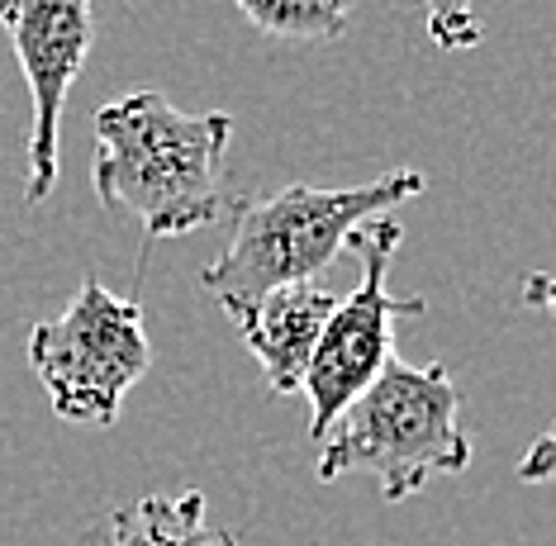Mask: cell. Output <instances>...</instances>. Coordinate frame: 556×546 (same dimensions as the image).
<instances>
[{"label": "cell", "instance_id": "cell-1", "mask_svg": "<svg viewBox=\"0 0 556 546\" xmlns=\"http://www.w3.org/2000/svg\"><path fill=\"white\" fill-rule=\"evenodd\" d=\"M233 114H186L162 91H129L96 110L91 186L105 209L143 224V238H181L233 205L224 181Z\"/></svg>", "mask_w": 556, "mask_h": 546}, {"label": "cell", "instance_id": "cell-2", "mask_svg": "<svg viewBox=\"0 0 556 546\" xmlns=\"http://www.w3.org/2000/svg\"><path fill=\"white\" fill-rule=\"evenodd\" d=\"M424 172L400 167L343 190L295 181L267 200H243L233 214L229 247L200 271V285L224 304L229 319H238L271 290L314 281L319 271H328L338 252L348 247L352 228L376 219V214L400 209L404 200L424 195Z\"/></svg>", "mask_w": 556, "mask_h": 546}, {"label": "cell", "instance_id": "cell-3", "mask_svg": "<svg viewBox=\"0 0 556 546\" xmlns=\"http://www.w3.org/2000/svg\"><path fill=\"white\" fill-rule=\"evenodd\" d=\"M471 466V433L462 423V390L442 361H390L343 409L319 442L314 475L324 485L343 475H376L381 499L400 504L428 480L462 475Z\"/></svg>", "mask_w": 556, "mask_h": 546}, {"label": "cell", "instance_id": "cell-4", "mask_svg": "<svg viewBox=\"0 0 556 546\" xmlns=\"http://www.w3.org/2000/svg\"><path fill=\"white\" fill-rule=\"evenodd\" d=\"M29 366L62 423L115 428L124 395L153 366L143 304L86 276L58 319L29 328Z\"/></svg>", "mask_w": 556, "mask_h": 546}, {"label": "cell", "instance_id": "cell-5", "mask_svg": "<svg viewBox=\"0 0 556 546\" xmlns=\"http://www.w3.org/2000/svg\"><path fill=\"white\" fill-rule=\"evenodd\" d=\"M404 228L390 214H376L352 228L348 247L362 262V281L352 285V295H343L328 314L319 347L309 357L305 371V390L309 399V437L324 442L328 428L343 418V409L371 385L376 376L395 361V323L424 314L428 304L419 295L400 300L390 290V262H395Z\"/></svg>", "mask_w": 556, "mask_h": 546}, {"label": "cell", "instance_id": "cell-6", "mask_svg": "<svg viewBox=\"0 0 556 546\" xmlns=\"http://www.w3.org/2000/svg\"><path fill=\"white\" fill-rule=\"evenodd\" d=\"M0 29L15 48V62L34 100L24 200L43 205L58 186L62 105H67L96 43V0H0Z\"/></svg>", "mask_w": 556, "mask_h": 546}, {"label": "cell", "instance_id": "cell-7", "mask_svg": "<svg viewBox=\"0 0 556 546\" xmlns=\"http://www.w3.org/2000/svg\"><path fill=\"white\" fill-rule=\"evenodd\" d=\"M338 295L314 281H300V285H281L271 295H262L252 309L238 314V338L243 347L257 357L262 376H267V390L271 395H300L305 390V371H309V357L319 347V333L333 314Z\"/></svg>", "mask_w": 556, "mask_h": 546}, {"label": "cell", "instance_id": "cell-8", "mask_svg": "<svg viewBox=\"0 0 556 546\" xmlns=\"http://www.w3.org/2000/svg\"><path fill=\"white\" fill-rule=\"evenodd\" d=\"M77 546H243L229 528L210 523L200 490L148 494L129 509H110Z\"/></svg>", "mask_w": 556, "mask_h": 546}, {"label": "cell", "instance_id": "cell-9", "mask_svg": "<svg viewBox=\"0 0 556 546\" xmlns=\"http://www.w3.org/2000/svg\"><path fill=\"white\" fill-rule=\"evenodd\" d=\"M257 34L281 43H338L357 0H233Z\"/></svg>", "mask_w": 556, "mask_h": 546}, {"label": "cell", "instance_id": "cell-10", "mask_svg": "<svg viewBox=\"0 0 556 546\" xmlns=\"http://www.w3.org/2000/svg\"><path fill=\"white\" fill-rule=\"evenodd\" d=\"M428 38L442 48V53H471L480 43V15L476 0H419Z\"/></svg>", "mask_w": 556, "mask_h": 546}, {"label": "cell", "instance_id": "cell-11", "mask_svg": "<svg viewBox=\"0 0 556 546\" xmlns=\"http://www.w3.org/2000/svg\"><path fill=\"white\" fill-rule=\"evenodd\" d=\"M518 480L523 485H556V418L533 437L528 456L518 461Z\"/></svg>", "mask_w": 556, "mask_h": 546}, {"label": "cell", "instance_id": "cell-12", "mask_svg": "<svg viewBox=\"0 0 556 546\" xmlns=\"http://www.w3.org/2000/svg\"><path fill=\"white\" fill-rule=\"evenodd\" d=\"M523 304H528V309H542L547 319H556V276L528 271L523 276Z\"/></svg>", "mask_w": 556, "mask_h": 546}]
</instances>
